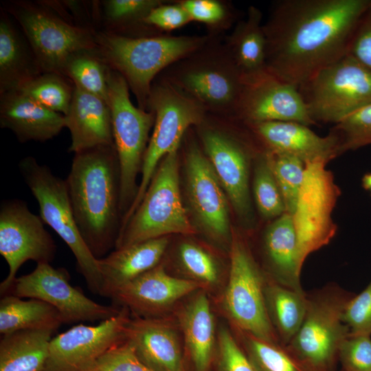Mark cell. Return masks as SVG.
I'll return each mask as SVG.
<instances>
[{
	"instance_id": "ac0fdd59",
	"label": "cell",
	"mask_w": 371,
	"mask_h": 371,
	"mask_svg": "<svg viewBox=\"0 0 371 371\" xmlns=\"http://www.w3.org/2000/svg\"><path fill=\"white\" fill-rule=\"evenodd\" d=\"M235 115L249 124L271 121L315 124L298 89L267 71L244 80Z\"/></svg>"
},
{
	"instance_id": "603a6c76",
	"label": "cell",
	"mask_w": 371,
	"mask_h": 371,
	"mask_svg": "<svg viewBox=\"0 0 371 371\" xmlns=\"http://www.w3.org/2000/svg\"><path fill=\"white\" fill-rule=\"evenodd\" d=\"M71 137L69 152L114 144L111 109L102 98L74 85L72 100L65 115Z\"/></svg>"
},
{
	"instance_id": "5b68a950",
	"label": "cell",
	"mask_w": 371,
	"mask_h": 371,
	"mask_svg": "<svg viewBox=\"0 0 371 371\" xmlns=\"http://www.w3.org/2000/svg\"><path fill=\"white\" fill-rule=\"evenodd\" d=\"M354 295L335 283L306 293L303 322L285 347L308 371H330L333 366L350 335L343 314Z\"/></svg>"
},
{
	"instance_id": "9c48e42d",
	"label": "cell",
	"mask_w": 371,
	"mask_h": 371,
	"mask_svg": "<svg viewBox=\"0 0 371 371\" xmlns=\"http://www.w3.org/2000/svg\"><path fill=\"white\" fill-rule=\"evenodd\" d=\"M107 83L113 141L120 166V210L123 219L138 191L137 177L142 170L155 116L153 111L133 105L127 82L109 67Z\"/></svg>"
},
{
	"instance_id": "f1b7e54d",
	"label": "cell",
	"mask_w": 371,
	"mask_h": 371,
	"mask_svg": "<svg viewBox=\"0 0 371 371\" xmlns=\"http://www.w3.org/2000/svg\"><path fill=\"white\" fill-rule=\"evenodd\" d=\"M54 332L30 329L2 335L0 371H43Z\"/></svg>"
},
{
	"instance_id": "4316f807",
	"label": "cell",
	"mask_w": 371,
	"mask_h": 371,
	"mask_svg": "<svg viewBox=\"0 0 371 371\" xmlns=\"http://www.w3.org/2000/svg\"><path fill=\"white\" fill-rule=\"evenodd\" d=\"M224 41L244 80L267 71V41L259 8L250 5Z\"/></svg>"
},
{
	"instance_id": "2e32d148",
	"label": "cell",
	"mask_w": 371,
	"mask_h": 371,
	"mask_svg": "<svg viewBox=\"0 0 371 371\" xmlns=\"http://www.w3.org/2000/svg\"><path fill=\"white\" fill-rule=\"evenodd\" d=\"M129 320L122 310L97 325L80 324L54 337L43 371H88L102 355L126 340Z\"/></svg>"
},
{
	"instance_id": "d590c367",
	"label": "cell",
	"mask_w": 371,
	"mask_h": 371,
	"mask_svg": "<svg viewBox=\"0 0 371 371\" xmlns=\"http://www.w3.org/2000/svg\"><path fill=\"white\" fill-rule=\"evenodd\" d=\"M240 333L248 357L258 371H308L280 344Z\"/></svg>"
},
{
	"instance_id": "277c9868",
	"label": "cell",
	"mask_w": 371,
	"mask_h": 371,
	"mask_svg": "<svg viewBox=\"0 0 371 371\" xmlns=\"http://www.w3.org/2000/svg\"><path fill=\"white\" fill-rule=\"evenodd\" d=\"M159 76L193 99L207 113L235 115L244 78L220 36H212Z\"/></svg>"
},
{
	"instance_id": "5bb4252c",
	"label": "cell",
	"mask_w": 371,
	"mask_h": 371,
	"mask_svg": "<svg viewBox=\"0 0 371 371\" xmlns=\"http://www.w3.org/2000/svg\"><path fill=\"white\" fill-rule=\"evenodd\" d=\"M56 245L44 227L40 216L32 213L26 203L19 199L1 202L0 206V254L8 265V273L0 284L1 295H8L16 273L28 260L49 263Z\"/></svg>"
},
{
	"instance_id": "83f0119b",
	"label": "cell",
	"mask_w": 371,
	"mask_h": 371,
	"mask_svg": "<svg viewBox=\"0 0 371 371\" xmlns=\"http://www.w3.org/2000/svg\"><path fill=\"white\" fill-rule=\"evenodd\" d=\"M5 12L0 15V93L16 90L43 73Z\"/></svg>"
},
{
	"instance_id": "f546056e",
	"label": "cell",
	"mask_w": 371,
	"mask_h": 371,
	"mask_svg": "<svg viewBox=\"0 0 371 371\" xmlns=\"http://www.w3.org/2000/svg\"><path fill=\"white\" fill-rule=\"evenodd\" d=\"M181 324L196 371H207L214 346V324L206 294L199 293L183 311Z\"/></svg>"
},
{
	"instance_id": "d6a6232c",
	"label": "cell",
	"mask_w": 371,
	"mask_h": 371,
	"mask_svg": "<svg viewBox=\"0 0 371 371\" xmlns=\"http://www.w3.org/2000/svg\"><path fill=\"white\" fill-rule=\"evenodd\" d=\"M109 67L95 50L73 54L66 61L63 75L74 85L93 94L109 104L107 72Z\"/></svg>"
},
{
	"instance_id": "3957f363",
	"label": "cell",
	"mask_w": 371,
	"mask_h": 371,
	"mask_svg": "<svg viewBox=\"0 0 371 371\" xmlns=\"http://www.w3.org/2000/svg\"><path fill=\"white\" fill-rule=\"evenodd\" d=\"M212 35L155 34L128 36L108 31L95 32V51L104 63L119 73L136 98L138 107L148 111L153 81L169 66L197 49Z\"/></svg>"
},
{
	"instance_id": "74e56055",
	"label": "cell",
	"mask_w": 371,
	"mask_h": 371,
	"mask_svg": "<svg viewBox=\"0 0 371 371\" xmlns=\"http://www.w3.org/2000/svg\"><path fill=\"white\" fill-rule=\"evenodd\" d=\"M192 19L204 24L209 34H219L231 27L238 14L227 1L219 0H181L178 1Z\"/></svg>"
},
{
	"instance_id": "8992f818",
	"label": "cell",
	"mask_w": 371,
	"mask_h": 371,
	"mask_svg": "<svg viewBox=\"0 0 371 371\" xmlns=\"http://www.w3.org/2000/svg\"><path fill=\"white\" fill-rule=\"evenodd\" d=\"M19 171L36 199L40 216L52 227L73 253L79 272L89 289L102 295V280L96 258L85 243L76 222L65 180L46 166L27 156L19 163Z\"/></svg>"
},
{
	"instance_id": "7bdbcfd3",
	"label": "cell",
	"mask_w": 371,
	"mask_h": 371,
	"mask_svg": "<svg viewBox=\"0 0 371 371\" xmlns=\"http://www.w3.org/2000/svg\"><path fill=\"white\" fill-rule=\"evenodd\" d=\"M349 335L371 336V281L348 302L343 314Z\"/></svg>"
},
{
	"instance_id": "c3c4849f",
	"label": "cell",
	"mask_w": 371,
	"mask_h": 371,
	"mask_svg": "<svg viewBox=\"0 0 371 371\" xmlns=\"http://www.w3.org/2000/svg\"><path fill=\"white\" fill-rule=\"evenodd\" d=\"M362 186L371 194V172H368L363 177Z\"/></svg>"
},
{
	"instance_id": "cb8c5ba5",
	"label": "cell",
	"mask_w": 371,
	"mask_h": 371,
	"mask_svg": "<svg viewBox=\"0 0 371 371\" xmlns=\"http://www.w3.org/2000/svg\"><path fill=\"white\" fill-rule=\"evenodd\" d=\"M126 340L142 361L154 371H186L177 336L162 320L130 319L126 327Z\"/></svg>"
},
{
	"instance_id": "ba28073f",
	"label": "cell",
	"mask_w": 371,
	"mask_h": 371,
	"mask_svg": "<svg viewBox=\"0 0 371 371\" xmlns=\"http://www.w3.org/2000/svg\"><path fill=\"white\" fill-rule=\"evenodd\" d=\"M147 109L155 113V120L144 157L141 182L129 208L131 214L142 202L161 161L178 150L187 130L198 126L207 114L193 99L160 76L152 84Z\"/></svg>"
},
{
	"instance_id": "8d00e7d4",
	"label": "cell",
	"mask_w": 371,
	"mask_h": 371,
	"mask_svg": "<svg viewBox=\"0 0 371 371\" xmlns=\"http://www.w3.org/2000/svg\"><path fill=\"white\" fill-rule=\"evenodd\" d=\"M270 151L273 171L284 201L286 212L292 216L296 208L303 182L305 164L295 156Z\"/></svg>"
},
{
	"instance_id": "4fadbf2b",
	"label": "cell",
	"mask_w": 371,
	"mask_h": 371,
	"mask_svg": "<svg viewBox=\"0 0 371 371\" xmlns=\"http://www.w3.org/2000/svg\"><path fill=\"white\" fill-rule=\"evenodd\" d=\"M326 164L323 160L305 163L303 182L292 215L302 266L311 253L328 245L336 232L331 214L339 190L333 175L326 169Z\"/></svg>"
},
{
	"instance_id": "ab89813d",
	"label": "cell",
	"mask_w": 371,
	"mask_h": 371,
	"mask_svg": "<svg viewBox=\"0 0 371 371\" xmlns=\"http://www.w3.org/2000/svg\"><path fill=\"white\" fill-rule=\"evenodd\" d=\"M339 153L371 144V102L355 110L336 124Z\"/></svg>"
},
{
	"instance_id": "8fae6325",
	"label": "cell",
	"mask_w": 371,
	"mask_h": 371,
	"mask_svg": "<svg viewBox=\"0 0 371 371\" xmlns=\"http://www.w3.org/2000/svg\"><path fill=\"white\" fill-rule=\"evenodd\" d=\"M7 12L20 25L43 73L63 75L70 56L96 49L94 31L71 24L41 5L14 1L9 3Z\"/></svg>"
},
{
	"instance_id": "9a60e30c",
	"label": "cell",
	"mask_w": 371,
	"mask_h": 371,
	"mask_svg": "<svg viewBox=\"0 0 371 371\" xmlns=\"http://www.w3.org/2000/svg\"><path fill=\"white\" fill-rule=\"evenodd\" d=\"M8 294L48 303L58 311L64 324L101 322L120 312L114 306L87 297L71 286L66 269L55 268L49 263H38L32 272L17 277Z\"/></svg>"
},
{
	"instance_id": "30bf717a",
	"label": "cell",
	"mask_w": 371,
	"mask_h": 371,
	"mask_svg": "<svg viewBox=\"0 0 371 371\" xmlns=\"http://www.w3.org/2000/svg\"><path fill=\"white\" fill-rule=\"evenodd\" d=\"M298 90L315 123L337 124L371 102V71L346 54L316 73Z\"/></svg>"
},
{
	"instance_id": "484cf974",
	"label": "cell",
	"mask_w": 371,
	"mask_h": 371,
	"mask_svg": "<svg viewBox=\"0 0 371 371\" xmlns=\"http://www.w3.org/2000/svg\"><path fill=\"white\" fill-rule=\"evenodd\" d=\"M263 249L268 268L265 274L281 285L304 293L300 282L302 266L299 261L291 215L285 212L267 227L263 238Z\"/></svg>"
},
{
	"instance_id": "d4e9b609",
	"label": "cell",
	"mask_w": 371,
	"mask_h": 371,
	"mask_svg": "<svg viewBox=\"0 0 371 371\" xmlns=\"http://www.w3.org/2000/svg\"><path fill=\"white\" fill-rule=\"evenodd\" d=\"M168 245L166 236L115 249L98 259L102 295L111 297L120 286L158 265Z\"/></svg>"
},
{
	"instance_id": "6da1fadb",
	"label": "cell",
	"mask_w": 371,
	"mask_h": 371,
	"mask_svg": "<svg viewBox=\"0 0 371 371\" xmlns=\"http://www.w3.org/2000/svg\"><path fill=\"white\" fill-rule=\"evenodd\" d=\"M371 0H282L263 29L267 71L297 89L348 54Z\"/></svg>"
},
{
	"instance_id": "f35d334b",
	"label": "cell",
	"mask_w": 371,
	"mask_h": 371,
	"mask_svg": "<svg viewBox=\"0 0 371 371\" xmlns=\"http://www.w3.org/2000/svg\"><path fill=\"white\" fill-rule=\"evenodd\" d=\"M162 0H108L104 1L105 20L111 28L126 31L137 26L154 30L144 23V19Z\"/></svg>"
},
{
	"instance_id": "d6986e66",
	"label": "cell",
	"mask_w": 371,
	"mask_h": 371,
	"mask_svg": "<svg viewBox=\"0 0 371 371\" xmlns=\"http://www.w3.org/2000/svg\"><path fill=\"white\" fill-rule=\"evenodd\" d=\"M191 205L201 226L212 236L227 240L231 236L227 197L205 153L195 142L186 155Z\"/></svg>"
},
{
	"instance_id": "7a4b0ae2",
	"label": "cell",
	"mask_w": 371,
	"mask_h": 371,
	"mask_svg": "<svg viewBox=\"0 0 371 371\" xmlns=\"http://www.w3.org/2000/svg\"><path fill=\"white\" fill-rule=\"evenodd\" d=\"M65 182L79 231L93 255L102 258L115 247L122 228L120 172L115 145L74 153Z\"/></svg>"
},
{
	"instance_id": "bcb514c9",
	"label": "cell",
	"mask_w": 371,
	"mask_h": 371,
	"mask_svg": "<svg viewBox=\"0 0 371 371\" xmlns=\"http://www.w3.org/2000/svg\"><path fill=\"white\" fill-rule=\"evenodd\" d=\"M218 349L220 371H258L230 332L225 328L220 330Z\"/></svg>"
},
{
	"instance_id": "b9f144b4",
	"label": "cell",
	"mask_w": 371,
	"mask_h": 371,
	"mask_svg": "<svg viewBox=\"0 0 371 371\" xmlns=\"http://www.w3.org/2000/svg\"><path fill=\"white\" fill-rule=\"evenodd\" d=\"M88 371H154L137 356L126 340L102 355Z\"/></svg>"
},
{
	"instance_id": "f6af8a7d",
	"label": "cell",
	"mask_w": 371,
	"mask_h": 371,
	"mask_svg": "<svg viewBox=\"0 0 371 371\" xmlns=\"http://www.w3.org/2000/svg\"><path fill=\"white\" fill-rule=\"evenodd\" d=\"M192 21L191 17L178 1H164L153 9L144 19V23L161 32H170Z\"/></svg>"
},
{
	"instance_id": "44dd1931",
	"label": "cell",
	"mask_w": 371,
	"mask_h": 371,
	"mask_svg": "<svg viewBox=\"0 0 371 371\" xmlns=\"http://www.w3.org/2000/svg\"><path fill=\"white\" fill-rule=\"evenodd\" d=\"M267 148L295 156L304 164L315 160L327 163L339 154L335 133L320 137L308 126L295 122L271 121L250 124Z\"/></svg>"
},
{
	"instance_id": "1f68e13d",
	"label": "cell",
	"mask_w": 371,
	"mask_h": 371,
	"mask_svg": "<svg viewBox=\"0 0 371 371\" xmlns=\"http://www.w3.org/2000/svg\"><path fill=\"white\" fill-rule=\"evenodd\" d=\"M64 324L58 311L37 299L25 300L8 294L0 300V333L32 329L56 331Z\"/></svg>"
},
{
	"instance_id": "ee69618b",
	"label": "cell",
	"mask_w": 371,
	"mask_h": 371,
	"mask_svg": "<svg viewBox=\"0 0 371 371\" xmlns=\"http://www.w3.org/2000/svg\"><path fill=\"white\" fill-rule=\"evenodd\" d=\"M338 358L345 371H371V336L349 335Z\"/></svg>"
},
{
	"instance_id": "7402d4cb",
	"label": "cell",
	"mask_w": 371,
	"mask_h": 371,
	"mask_svg": "<svg viewBox=\"0 0 371 371\" xmlns=\"http://www.w3.org/2000/svg\"><path fill=\"white\" fill-rule=\"evenodd\" d=\"M0 126L18 141L46 142L65 127V115L43 106L17 90L0 93Z\"/></svg>"
},
{
	"instance_id": "52a82bcc",
	"label": "cell",
	"mask_w": 371,
	"mask_h": 371,
	"mask_svg": "<svg viewBox=\"0 0 371 371\" xmlns=\"http://www.w3.org/2000/svg\"><path fill=\"white\" fill-rule=\"evenodd\" d=\"M194 232L181 197L176 150L159 163L142 202L120 232L115 247L120 249L171 234Z\"/></svg>"
},
{
	"instance_id": "7c38bea8",
	"label": "cell",
	"mask_w": 371,
	"mask_h": 371,
	"mask_svg": "<svg viewBox=\"0 0 371 371\" xmlns=\"http://www.w3.org/2000/svg\"><path fill=\"white\" fill-rule=\"evenodd\" d=\"M265 279V273L258 267L245 242L238 236H232L225 308L239 331L280 344L266 307Z\"/></svg>"
},
{
	"instance_id": "ffe728a7",
	"label": "cell",
	"mask_w": 371,
	"mask_h": 371,
	"mask_svg": "<svg viewBox=\"0 0 371 371\" xmlns=\"http://www.w3.org/2000/svg\"><path fill=\"white\" fill-rule=\"evenodd\" d=\"M201 284L198 281L171 276L163 267L157 265L118 288L111 297L149 318Z\"/></svg>"
},
{
	"instance_id": "e0dca14e",
	"label": "cell",
	"mask_w": 371,
	"mask_h": 371,
	"mask_svg": "<svg viewBox=\"0 0 371 371\" xmlns=\"http://www.w3.org/2000/svg\"><path fill=\"white\" fill-rule=\"evenodd\" d=\"M199 136L203 150L239 218L246 224L253 219L249 188V150L232 133L210 125L205 120Z\"/></svg>"
},
{
	"instance_id": "e575fe53",
	"label": "cell",
	"mask_w": 371,
	"mask_h": 371,
	"mask_svg": "<svg viewBox=\"0 0 371 371\" xmlns=\"http://www.w3.org/2000/svg\"><path fill=\"white\" fill-rule=\"evenodd\" d=\"M253 189L257 207L263 217L278 218L286 212L268 148L256 155Z\"/></svg>"
},
{
	"instance_id": "60d3db41",
	"label": "cell",
	"mask_w": 371,
	"mask_h": 371,
	"mask_svg": "<svg viewBox=\"0 0 371 371\" xmlns=\"http://www.w3.org/2000/svg\"><path fill=\"white\" fill-rule=\"evenodd\" d=\"M179 256L186 271L194 278L207 284H213L218 279V270L214 258L199 246L183 243L179 248Z\"/></svg>"
},
{
	"instance_id": "836d02e7",
	"label": "cell",
	"mask_w": 371,
	"mask_h": 371,
	"mask_svg": "<svg viewBox=\"0 0 371 371\" xmlns=\"http://www.w3.org/2000/svg\"><path fill=\"white\" fill-rule=\"evenodd\" d=\"M16 90L47 109L65 115L71 104L74 85L61 74L44 72L25 82Z\"/></svg>"
},
{
	"instance_id": "4dcf8cb0",
	"label": "cell",
	"mask_w": 371,
	"mask_h": 371,
	"mask_svg": "<svg viewBox=\"0 0 371 371\" xmlns=\"http://www.w3.org/2000/svg\"><path fill=\"white\" fill-rule=\"evenodd\" d=\"M265 298L268 315L279 341L286 346L305 316L306 293L281 285L266 275Z\"/></svg>"
},
{
	"instance_id": "7dc6e473",
	"label": "cell",
	"mask_w": 371,
	"mask_h": 371,
	"mask_svg": "<svg viewBox=\"0 0 371 371\" xmlns=\"http://www.w3.org/2000/svg\"><path fill=\"white\" fill-rule=\"evenodd\" d=\"M348 54L371 71V3L358 23Z\"/></svg>"
}]
</instances>
